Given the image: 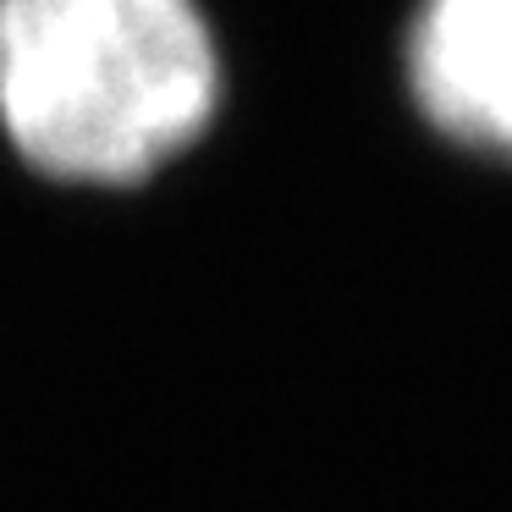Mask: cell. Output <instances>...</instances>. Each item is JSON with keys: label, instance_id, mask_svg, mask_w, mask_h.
<instances>
[{"label": "cell", "instance_id": "obj_2", "mask_svg": "<svg viewBox=\"0 0 512 512\" xmlns=\"http://www.w3.org/2000/svg\"><path fill=\"white\" fill-rule=\"evenodd\" d=\"M408 83L435 133L512 155V0H419Z\"/></svg>", "mask_w": 512, "mask_h": 512}, {"label": "cell", "instance_id": "obj_1", "mask_svg": "<svg viewBox=\"0 0 512 512\" xmlns=\"http://www.w3.org/2000/svg\"><path fill=\"white\" fill-rule=\"evenodd\" d=\"M199 0H0V127L56 182H144L210 127Z\"/></svg>", "mask_w": 512, "mask_h": 512}]
</instances>
